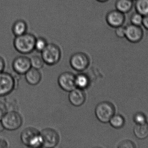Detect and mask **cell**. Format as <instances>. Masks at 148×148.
<instances>
[{"mask_svg":"<svg viewBox=\"0 0 148 148\" xmlns=\"http://www.w3.org/2000/svg\"><path fill=\"white\" fill-rule=\"evenodd\" d=\"M36 37L34 35L27 33L15 36L13 45L15 49L20 54H27L35 50V43Z\"/></svg>","mask_w":148,"mask_h":148,"instance_id":"1","label":"cell"},{"mask_svg":"<svg viewBox=\"0 0 148 148\" xmlns=\"http://www.w3.org/2000/svg\"><path fill=\"white\" fill-rule=\"evenodd\" d=\"M21 140L25 146L29 147L38 148L42 146L40 132L34 127H28L22 132Z\"/></svg>","mask_w":148,"mask_h":148,"instance_id":"2","label":"cell"},{"mask_svg":"<svg viewBox=\"0 0 148 148\" xmlns=\"http://www.w3.org/2000/svg\"><path fill=\"white\" fill-rule=\"evenodd\" d=\"M115 108L111 103L103 101L98 103L95 109V114L98 120L102 123H108L115 114Z\"/></svg>","mask_w":148,"mask_h":148,"instance_id":"3","label":"cell"},{"mask_svg":"<svg viewBox=\"0 0 148 148\" xmlns=\"http://www.w3.org/2000/svg\"><path fill=\"white\" fill-rule=\"evenodd\" d=\"M42 58L44 63L48 65H55L61 57V51L60 47L53 43H48L41 52Z\"/></svg>","mask_w":148,"mask_h":148,"instance_id":"4","label":"cell"},{"mask_svg":"<svg viewBox=\"0 0 148 148\" xmlns=\"http://www.w3.org/2000/svg\"><path fill=\"white\" fill-rule=\"evenodd\" d=\"M1 121L4 129L9 131H14L18 129L23 123L21 116L15 111L7 112Z\"/></svg>","mask_w":148,"mask_h":148,"instance_id":"5","label":"cell"},{"mask_svg":"<svg viewBox=\"0 0 148 148\" xmlns=\"http://www.w3.org/2000/svg\"><path fill=\"white\" fill-rule=\"evenodd\" d=\"M42 146L44 147L52 148L56 147L60 141L59 134L54 129L47 128L40 132Z\"/></svg>","mask_w":148,"mask_h":148,"instance_id":"6","label":"cell"},{"mask_svg":"<svg viewBox=\"0 0 148 148\" xmlns=\"http://www.w3.org/2000/svg\"><path fill=\"white\" fill-rule=\"evenodd\" d=\"M15 87V81L10 74L0 72V96H5L11 93Z\"/></svg>","mask_w":148,"mask_h":148,"instance_id":"7","label":"cell"},{"mask_svg":"<svg viewBox=\"0 0 148 148\" xmlns=\"http://www.w3.org/2000/svg\"><path fill=\"white\" fill-rule=\"evenodd\" d=\"M72 67L79 72L84 71L88 67L90 59L88 56L83 52H77L72 55L70 59Z\"/></svg>","mask_w":148,"mask_h":148,"instance_id":"8","label":"cell"},{"mask_svg":"<svg viewBox=\"0 0 148 148\" xmlns=\"http://www.w3.org/2000/svg\"><path fill=\"white\" fill-rule=\"evenodd\" d=\"M125 28V37L130 42L137 43L141 41L143 36V31L141 26L127 24Z\"/></svg>","mask_w":148,"mask_h":148,"instance_id":"9","label":"cell"},{"mask_svg":"<svg viewBox=\"0 0 148 148\" xmlns=\"http://www.w3.org/2000/svg\"><path fill=\"white\" fill-rule=\"evenodd\" d=\"M75 76L71 72H66L59 76L58 83L62 89L66 92H70L75 88Z\"/></svg>","mask_w":148,"mask_h":148,"instance_id":"10","label":"cell"},{"mask_svg":"<svg viewBox=\"0 0 148 148\" xmlns=\"http://www.w3.org/2000/svg\"><path fill=\"white\" fill-rule=\"evenodd\" d=\"M12 67L16 74H25L31 68L30 58L24 56H17L13 61Z\"/></svg>","mask_w":148,"mask_h":148,"instance_id":"11","label":"cell"},{"mask_svg":"<svg viewBox=\"0 0 148 148\" xmlns=\"http://www.w3.org/2000/svg\"><path fill=\"white\" fill-rule=\"evenodd\" d=\"M106 21L110 27L117 28L122 26L125 21L124 14L117 10H110L106 15Z\"/></svg>","mask_w":148,"mask_h":148,"instance_id":"12","label":"cell"},{"mask_svg":"<svg viewBox=\"0 0 148 148\" xmlns=\"http://www.w3.org/2000/svg\"><path fill=\"white\" fill-rule=\"evenodd\" d=\"M69 100L72 105L75 107H80L86 101V95L83 89L75 88L69 92Z\"/></svg>","mask_w":148,"mask_h":148,"instance_id":"13","label":"cell"},{"mask_svg":"<svg viewBox=\"0 0 148 148\" xmlns=\"http://www.w3.org/2000/svg\"><path fill=\"white\" fill-rule=\"evenodd\" d=\"M27 82L32 86L37 85L41 80L42 76L39 70L31 67L25 74Z\"/></svg>","mask_w":148,"mask_h":148,"instance_id":"14","label":"cell"},{"mask_svg":"<svg viewBox=\"0 0 148 148\" xmlns=\"http://www.w3.org/2000/svg\"><path fill=\"white\" fill-rule=\"evenodd\" d=\"M28 26L27 22L22 19H19L13 23L11 28L12 33L15 36L21 35L27 33Z\"/></svg>","mask_w":148,"mask_h":148,"instance_id":"15","label":"cell"},{"mask_svg":"<svg viewBox=\"0 0 148 148\" xmlns=\"http://www.w3.org/2000/svg\"><path fill=\"white\" fill-rule=\"evenodd\" d=\"M134 135L139 140H143L148 137V123L143 124H136L133 129Z\"/></svg>","mask_w":148,"mask_h":148,"instance_id":"16","label":"cell"},{"mask_svg":"<svg viewBox=\"0 0 148 148\" xmlns=\"http://www.w3.org/2000/svg\"><path fill=\"white\" fill-rule=\"evenodd\" d=\"M133 5L134 3L131 0H117L115 3L116 10L124 14L129 12Z\"/></svg>","mask_w":148,"mask_h":148,"instance_id":"17","label":"cell"},{"mask_svg":"<svg viewBox=\"0 0 148 148\" xmlns=\"http://www.w3.org/2000/svg\"><path fill=\"white\" fill-rule=\"evenodd\" d=\"M75 83L76 87L84 90L89 87L90 81L87 75L80 74L75 76Z\"/></svg>","mask_w":148,"mask_h":148,"instance_id":"18","label":"cell"},{"mask_svg":"<svg viewBox=\"0 0 148 148\" xmlns=\"http://www.w3.org/2000/svg\"><path fill=\"white\" fill-rule=\"evenodd\" d=\"M134 6L136 12L143 16L148 15V0H135Z\"/></svg>","mask_w":148,"mask_h":148,"instance_id":"19","label":"cell"},{"mask_svg":"<svg viewBox=\"0 0 148 148\" xmlns=\"http://www.w3.org/2000/svg\"><path fill=\"white\" fill-rule=\"evenodd\" d=\"M110 125L113 128L116 129L122 128L125 123V119L121 115L115 114L112 117L109 122Z\"/></svg>","mask_w":148,"mask_h":148,"instance_id":"20","label":"cell"},{"mask_svg":"<svg viewBox=\"0 0 148 148\" xmlns=\"http://www.w3.org/2000/svg\"><path fill=\"white\" fill-rule=\"evenodd\" d=\"M31 67L40 70L41 69L44 65V62L42 57L38 56H33L30 58Z\"/></svg>","mask_w":148,"mask_h":148,"instance_id":"21","label":"cell"},{"mask_svg":"<svg viewBox=\"0 0 148 148\" xmlns=\"http://www.w3.org/2000/svg\"><path fill=\"white\" fill-rule=\"evenodd\" d=\"M48 44L47 40L43 37H36L35 43V50L37 52L43 51Z\"/></svg>","mask_w":148,"mask_h":148,"instance_id":"22","label":"cell"},{"mask_svg":"<svg viewBox=\"0 0 148 148\" xmlns=\"http://www.w3.org/2000/svg\"><path fill=\"white\" fill-rule=\"evenodd\" d=\"M133 120L136 124H143L147 123V119L146 115L141 112L136 113L133 116Z\"/></svg>","mask_w":148,"mask_h":148,"instance_id":"23","label":"cell"},{"mask_svg":"<svg viewBox=\"0 0 148 148\" xmlns=\"http://www.w3.org/2000/svg\"><path fill=\"white\" fill-rule=\"evenodd\" d=\"M143 17V16L136 11L130 16V23L136 26H141L142 25Z\"/></svg>","mask_w":148,"mask_h":148,"instance_id":"24","label":"cell"},{"mask_svg":"<svg viewBox=\"0 0 148 148\" xmlns=\"http://www.w3.org/2000/svg\"><path fill=\"white\" fill-rule=\"evenodd\" d=\"M118 147L120 148H134L136 147L135 144L130 140H125L119 143Z\"/></svg>","mask_w":148,"mask_h":148,"instance_id":"25","label":"cell"},{"mask_svg":"<svg viewBox=\"0 0 148 148\" xmlns=\"http://www.w3.org/2000/svg\"><path fill=\"white\" fill-rule=\"evenodd\" d=\"M115 33L116 36L120 38H123L125 36V28L123 26L115 28Z\"/></svg>","mask_w":148,"mask_h":148,"instance_id":"26","label":"cell"},{"mask_svg":"<svg viewBox=\"0 0 148 148\" xmlns=\"http://www.w3.org/2000/svg\"><path fill=\"white\" fill-rule=\"evenodd\" d=\"M8 112V108L5 103L0 101V120Z\"/></svg>","mask_w":148,"mask_h":148,"instance_id":"27","label":"cell"},{"mask_svg":"<svg viewBox=\"0 0 148 148\" xmlns=\"http://www.w3.org/2000/svg\"><path fill=\"white\" fill-rule=\"evenodd\" d=\"M142 25L145 29L148 30V15L143 16Z\"/></svg>","mask_w":148,"mask_h":148,"instance_id":"28","label":"cell"},{"mask_svg":"<svg viewBox=\"0 0 148 148\" xmlns=\"http://www.w3.org/2000/svg\"><path fill=\"white\" fill-rule=\"evenodd\" d=\"M5 66V63L4 60L1 56H0V72L3 71Z\"/></svg>","mask_w":148,"mask_h":148,"instance_id":"29","label":"cell"},{"mask_svg":"<svg viewBox=\"0 0 148 148\" xmlns=\"http://www.w3.org/2000/svg\"><path fill=\"white\" fill-rule=\"evenodd\" d=\"M8 142L5 140H0V148H5L8 147Z\"/></svg>","mask_w":148,"mask_h":148,"instance_id":"30","label":"cell"},{"mask_svg":"<svg viewBox=\"0 0 148 148\" xmlns=\"http://www.w3.org/2000/svg\"><path fill=\"white\" fill-rule=\"evenodd\" d=\"M4 129V127L1 121L0 120V133L2 132Z\"/></svg>","mask_w":148,"mask_h":148,"instance_id":"31","label":"cell"},{"mask_svg":"<svg viewBox=\"0 0 148 148\" xmlns=\"http://www.w3.org/2000/svg\"><path fill=\"white\" fill-rule=\"evenodd\" d=\"M96 1H98V2H100L103 3L107 2L108 0H96Z\"/></svg>","mask_w":148,"mask_h":148,"instance_id":"32","label":"cell"},{"mask_svg":"<svg viewBox=\"0 0 148 148\" xmlns=\"http://www.w3.org/2000/svg\"><path fill=\"white\" fill-rule=\"evenodd\" d=\"M131 1H135V0H131Z\"/></svg>","mask_w":148,"mask_h":148,"instance_id":"33","label":"cell"},{"mask_svg":"<svg viewBox=\"0 0 148 148\" xmlns=\"http://www.w3.org/2000/svg\"><path fill=\"white\" fill-rule=\"evenodd\" d=\"M0 140H1V139H0Z\"/></svg>","mask_w":148,"mask_h":148,"instance_id":"34","label":"cell"}]
</instances>
